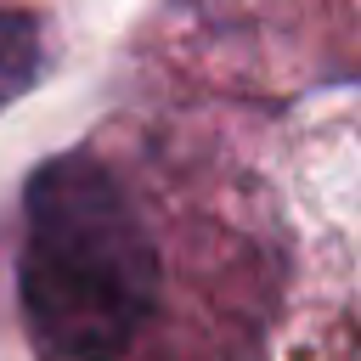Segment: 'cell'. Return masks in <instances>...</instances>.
<instances>
[{"mask_svg":"<svg viewBox=\"0 0 361 361\" xmlns=\"http://www.w3.org/2000/svg\"><path fill=\"white\" fill-rule=\"evenodd\" d=\"M17 299L45 361H124L158 299V248L107 164L45 158L23 186Z\"/></svg>","mask_w":361,"mask_h":361,"instance_id":"cell-1","label":"cell"},{"mask_svg":"<svg viewBox=\"0 0 361 361\" xmlns=\"http://www.w3.org/2000/svg\"><path fill=\"white\" fill-rule=\"evenodd\" d=\"M39 62H45L39 23H34L28 11L0 6V107H6V102H17V96L39 79Z\"/></svg>","mask_w":361,"mask_h":361,"instance_id":"cell-2","label":"cell"}]
</instances>
